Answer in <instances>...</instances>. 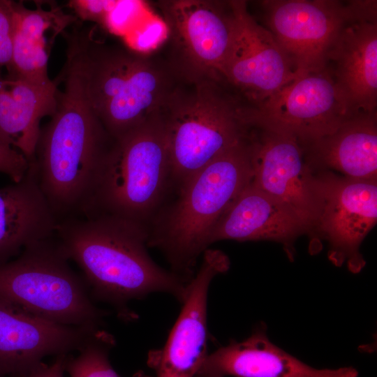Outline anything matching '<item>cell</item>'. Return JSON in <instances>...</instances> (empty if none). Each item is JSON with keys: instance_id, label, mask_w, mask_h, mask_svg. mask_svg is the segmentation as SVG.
<instances>
[{"instance_id": "cell-1", "label": "cell", "mask_w": 377, "mask_h": 377, "mask_svg": "<svg viewBox=\"0 0 377 377\" xmlns=\"http://www.w3.org/2000/svg\"><path fill=\"white\" fill-rule=\"evenodd\" d=\"M62 34L88 103L113 139L158 115L182 73L163 45L140 53L98 38L96 26L76 22Z\"/></svg>"}, {"instance_id": "cell-2", "label": "cell", "mask_w": 377, "mask_h": 377, "mask_svg": "<svg viewBox=\"0 0 377 377\" xmlns=\"http://www.w3.org/2000/svg\"><path fill=\"white\" fill-rule=\"evenodd\" d=\"M54 237L82 271L91 297L112 305L126 321L137 317L128 307L133 300L154 293H168L180 303L186 298L190 281L151 259L143 224L106 214L75 216L59 221Z\"/></svg>"}, {"instance_id": "cell-3", "label": "cell", "mask_w": 377, "mask_h": 377, "mask_svg": "<svg viewBox=\"0 0 377 377\" xmlns=\"http://www.w3.org/2000/svg\"><path fill=\"white\" fill-rule=\"evenodd\" d=\"M57 107L40 128L32 162L40 188L58 221L79 216L94 192L114 144L91 109L74 62L66 58L54 79Z\"/></svg>"}, {"instance_id": "cell-4", "label": "cell", "mask_w": 377, "mask_h": 377, "mask_svg": "<svg viewBox=\"0 0 377 377\" xmlns=\"http://www.w3.org/2000/svg\"><path fill=\"white\" fill-rule=\"evenodd\" d=\"M251 106L218 72L182 69L158 112L166 135L170 176L180 185L247 138Z\"/></svg>"}, {"instance_id": "cell-5", "label": "cell", "mask_w": 377, "mask_h": 377, "mask_svg": "<svg viewBox=\"0 0 377 377\" xmlns=\"http://www.w3.org/2000/svg\"><path fill=\"white\" fill-rule=\"evenodd\" d=\"M252 175L248 136L180 184L177 200L151 242L164 251L175 273L191 279L192 268L209 245L215 226Z\"/></svg>"}, {"instance_id": "cell-6", "label": "cell", "mask_w": 377, "mask_h": 377, "mask_svg": "<svg viewBox=\"0 0 377 377\" xmlns=\"http://www.w3.org/2000/svg\"><path fill=\"white\" fill-rule=\"evenodd\" d=\"M170 177L166 135L156 115L114 140L80 216L106 214L143 224Z\"/></svg>"}, {"instance_id": "cell-7", "label": "cell", "mask_w": 377, "mask_h": 377, "mask_svg": "<svg viewBox=\"0 0 377 377\" xmlns=\"http://www.w3.org/2000/svg\"><path fill=\"white\" fill-rule=\"evenodd\" d=\"M54 236L0 264V300L61 325L98 330L107 311L69 266Z\"/></svg>"}, {"instance_id": "cell-8", "label": "cell", "mask_w": 377, "mask_h": 377, "mask_svg": "<svg viewBox=\"0 0 377 377\" xmlns=\"http://www.w3.org/2000/svg\"><path fill=\"white\" fill-rule=\"evenodd\" d=\"M357 112L326 66L297 74L268 99L251 107L250 123L307 144L332 133Z\"/></svg>"}, {"instance_id": "cell-9", "label": "cell", "mask_w": 377, "mask_h": 377, "mask_svg": "<svg viewBox=\"0 0 377 377\" xmlns=\"http://www.w3.org/2000/svg\"><path fill=\"white\" fill-rule=\"evenodd\" d=\"M157 6L168 31L164 45L172 59L186 69L219 72L235 37L233 0H163Z\"/></svg>"}, {"instance_id": "cell-10", "label": "cell", "mask_w": 377, "mask_h": 377, "mask_svg": "<svg viewBox=\"0 0 377 377\" xmlns=\"http://www.w3.org/2000/svg\"><path fill=\"white\" fill-rule=\"evenodd\" d=\"M251 147V183L282 204L312 231L321 210L317 175L297 139L253 126Z\"/></svg>"}, {"instance_id": "cell-11", "label": "cell", "mask_w": 377, "mask_h": 377, "mask_svg": "<svg viewBox=\"0 0 377 377\" xmlns=\"http://www.w3.org/2000/svg\"><path fill=\"white\" fill-rule=\"evenodd\" d=\"M269 30L297 74L327 66V54L350 22L346 3L334 0L260 1Z\"/></svg>"}, {"instance_id": "cell-12", "label": "cell", "mask_w": 377, "mask_h": 377, "mask_svg": "<svg viewBox=\"0 0 377 377\" xmlns=\"http://www.w3.org/2000/svg\"><path fill=\"white\" fill-rule=\"evenodd\" d=\"M317 177L321 210L315 228L328 242L329 260L357 274L366 264L360 246L377 221V179L329 172Z\"/></svg>"}, {"instance_id": "cell-13", "label": "cell", "mask_w": 377, "mask_h": 377, "mask_svg": "<svg viewBox=\"0 0 377 377\" xmlns=\"http://www.w3.org/2000/svg\"><path fill=\"white\" fill-rule=\"evenodd\" d=\"M247 4L246 1L233 0L237 17L235 37L218 73L254 108L297 74L272 34L253 17Z\"/></svg>"}, {"instance_id": "cell-14", "label": "cell", "mask_w": 377, "mask_h": 377, "mask_svg": "<svg viewBox=\"0 0 377 377\" xmlns=\"http://www.w3.org/2000/svg\"><path fill=\"white\" fill-rule=\"evenodd\" d=\"M230 260L220 250L203 252L200 268L188 284L186 298L163 348L150 351L155 377H195L207 356V298L212 281L226 272Z\"/></svg>"}, {"instance_id": "cell-15", "label": "cell", "mask_w": 377, "mask_h": 377, "mask_svg": "<svg viewBox=\"0 0 377 377\" xmlns=\"http://www.w3.org/2000/svg\"><path fill=\"white\" fill-rule=\"evenodd\" d=\"M99 330L52 322L0 300V377H21L47 356L79 350Z\"/></svg>"}, {"instance_id": "cell-16", "label": "cell", "mask_w": 377, "mask_h": 377, "mask_svg": "<svg viewBox=\"0 0 377 377\" xmlns=\"http://www.w3.org/2000/svg\"><path fill=\"white\" fill-rule=\"evenodd\" d=\"M357 377L352 367L316 369L274 344L265 323L257 324L251 334L232 339L207 356L195 377Z\"/></svg>"}, {"instance_id": "cell-17", "label": "cell", "mask_w": 377, "mask_h": 377, "mask_svg": "<svg viewBox=\"0 0 377 377\" xmlns=\"http://www.w3.org/2000/svg\"><path fill=\"white\" fill-rule=\"evenodd\" d=\"M310 232L293 212L251 182L219 220L209 244L221 240L273 241L281 244L293 259L295 240Z\"/></svg>"}, {"instance_id": "cell-18", "label": "cell", "mask_w": 377, "mask_h": 377, "mask_svg": "<svg viewBox=\"0 0 377 377\" xmlns=\"http://www.w3.org/2000/svg\"><path fill=\"white\" fill-rule=\"evenodd\" d=\"M58 223L30 163L20 182L0 188V264L29 245L54 236Z\"/></svg>"}, {"instance_id": "cell-19", "label": "cell", "mask_w": 377, "mask_h": 377, "mask_svg": "<svg viewBox=\"0 0 377 377\" xmlns=\"http://www.w3.org/2000/svg\"><path fill=\"white\" fill-rule=\"evenodd\" d=\"M327 66L355 112L377 111V23L347 24Z\"/></svg>"}, {"instance_id": "cell-20", "label": "cell", "mask_w": 377, "mask_h": 377, "mask_svg": "<svg viewBox=\"0 0 377 377\" xmlns=\"http://www.w3.org/2000/svg\"><path fill=\"white\" fill-rule=\"evenodd\" d=\"M43 1L29 9L15 2L13 56L8 75L45 85L52 82L48 75V59L54 39L77 20L65 13L55 3L48 8Z\"/></svg>"}, {"instance_id": "cell-21", "label": "cell", "mask_w": 377, "mask_h": 377, "mask_svg": "<svg viewBox=\"0 0 377 377\" xmlns=\"http://www.w3.org/2000/svg\"><path fill=\"white\" fill-rule=\"evenodd\" d=\"M58 85H41L0 71V140L20 152L31 163L45 116L57 107Z\"/></svg>"}, {"instance_id": "cell-22", "label": "cell", "mask_w": 377, "mask_h": 377, "mask_svg": "<svg viewBox=\"0 0 377 377\" xmlns=\"http://www.w3.org/2000/svg\"><path fill=\"white\" fill-rule=\"evenodd\" d=\"M311 166L357 179H377V111L358 112L334 132L302 144Z\"/></svg>"}, {"instance_id": "cell-23", "label": "cell", "mask_w": 377, "mask_h": 377, "mask_svg": "<svg viewBox=\"0 0 377 377\" xmlns=\"http://www.w3.org/2000/svg\"><path fill=\"white\" fill-rule=\"evenodd\" d=\"M113 337L103 330L93 336L75 357H66L65 370L71 377H121L112 367L109 353L114 346ZM132 377H152L138 371Z\"/></svg>"}, {"instance_id": "cell-24", "label": "cell", "mask_w": 377, "mask_h": 377, "mask_svg": "<svg viewBox=\"0 0 377 377\" xmlns=\"http://www.w3.org/2000/svg\"><path fill=\"white\" fill-rule=\"evenodd\" d=\"M167 26L161 17H156L135 27L125 38V45L140 52L149 53L158 49L168 38Z\"/></svg>"}, {"instance_id": "cell-25", "label": "cell", "mask_w": 377, "mask_h": 377, "mask_svg": "<svg viewBox=\"0 0 377 377\" xmlns=\"http://www.w3.org/2000/svg\"><path fill=\"white\" fill-rule=\"evenodd\" d=\"M144 6L140 1H115L101 25L111 34L125 37L145 9Z\"/></svg>"}, {"instance_id": "cell-26", "label": "cell", "mask_w": 377, "mask_h": 377, "mask_svg": "<svg viewBox=\"0 0 377 377\" xmlns=\"http://www.w3.org/2000/svg\"><path fill=\"white\" fill-rule=\"evenodd\" d=\"M15 22V1L0 0V66L12 60Z\"/></svg>"}, {"instance_id": "cell-27", "label": "cell", "mask_w": 377, "mask_h": 377, "mask_svg": "<svg viewBox=\"0 0 377 377\" xmlns=\"http://www.w3.org/2000/svg\"><path fill=\"white\" fill-rule=\"evenodd\" d=\"M30 163L18 151L0 140V173L13 182H20L26 175Z\"/></svg>"}, {"instance_id": "cell-28", "label": "cell", "mask_w": 377, "mask_h": 377, "mask_svg": "<svg viewBox=\"0 0 377 377\" xmlns=\"http://www.w3.org/2000/svg\"><path fill=\"white\" fill-rule=\"evenodd\" d=\"M114 2L108 0H73L68 1V5L81 20L101 24Z\"/></svg>"}, {"instance_id": "cell-29", "label": "cell", "mask_w": 377, "mask_h": 377, "mask_svg": "<svg viewBox=\"0 0 377 377\" xmlns=\"http://www.w3.org/2000/svg\"><path fill=\"white\" fill-rule=\"evenodd\" d=\"M351 23H377V1L353 0L346 2Z\"/></svg>"}, {"instance_id": "cell-30", "label": "cell", "mask_w": 377, "mask_h": 377, "mask_svg": "<svg viewBox=\"0 0 377 377\" xmlns=\"http://www.w3.org/2000/svg\"><path fill=\"white\" fill-rule=\"evenodd\" d=\"M66 360V355H59L50 365L42 363L29 374L21 377H64Z\"/></svg>"}]
</instances>
